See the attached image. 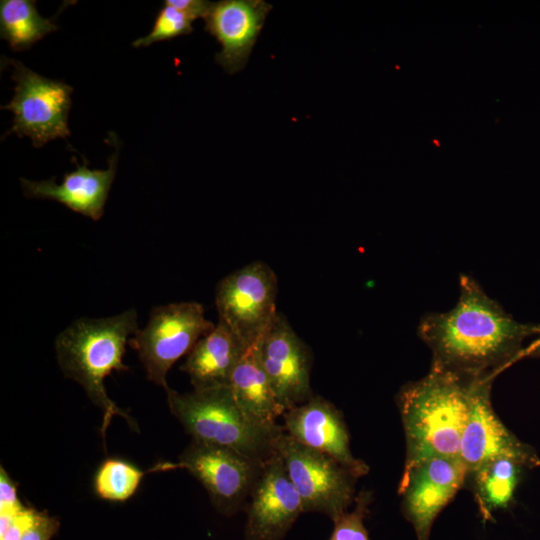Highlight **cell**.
Returning a JSON list of instances; mask_svg holds the SVG:
<instances>
[{"instance_id":"6da1fadb","label":"cell","mask_w":540,"mask_h":540,"mask_svg":"<svg viewBox=\"0 0 540 540\" xmlns=\"http://www.w3.org/2000/svg\"><path fill=\"white\" fill-rule=\"evenodd\" d=\"M451 310L429 313L418 335L432 352L431 367L459 375L501 373L540 350V324L516 321L472 277L460 276Z\"/></svg>"},{"instance_id":"7a4b0ae2","label":"cell","mask_w":540,"mask_h":540,"mask_svg":"<svg viewBox=\"0 0 540 540\" xmlns=\"http://www.w3.org/2000/svg\"><path fill=\"white\" fill-rule=\"evenodd\" d=\"M478 377L431 367L426 376L400 388L396 402L406 442L402 474L432 457L460 456L461 438Z\"/></svg>"},{"instance_id":"3957f363","label":"cell","mask_w":540,"mask_h":540,"mask_svg":"<svg viewBox=\"0 0 540 540\" xmlns=\"http://www.w3.org/2000/svg\"><path fill=\"white\" fill-rule=\"evenodd\" d=\"M138 330L137 313L129 309L107 318H80L56 338L55 350L59 367L69 379L79 383L89 399L102 412L100 433L105 441L106 430L113 417L124 418L138 430L136 422L108 396L105 378L113 371H125V345Z\"/></svg>"},{"instance_id":"277c9868","label":"cell","mask_w":540,"mask_h":540,"mask_svg":"<svg viewBox=\"0 0 540 540\" xmlns=\"http://www.w3.org/2000/svg\"><path fill=\"white\" fill-rule=\"evenodd\" d=\"M167 403L192 440L220 446L264 463L275 454L283 427L253 423L237 406L228 386L178 393L166 387Z\"/></svg>"},{"instance_id":"5b68a950","label":"cell","mask_w":540,"mask_h":540,"mask_svg":"<svg viewBox=\"0 0 540 540\" xmlns=\"http://www.w3.org/2000/svg\"><path fill=\"white\" fill-rule=\"evenodd\" d=\"M214 327L200 303H170L154 308L145 327L128 343L136 350L147 378L165 389L171 367Z\"/></svg>"},{"instance_id":"8992f818","label":"cell","mask_w":540,"mask_h":540,"mask_svg":"<svg viewBox=\"0 0 540 540\" xmlns=\"http://www.w3.org/2000/svg\"><path fill=\"white\" fill-rule=\"evenodd\" d=\"M303 505V512L327 515L332 521L349 510L356 498V478L335 459L305 446L284 431L275 439Z\"/></svg>"},{"instance_id":"52a82bcc","label":"cell","mask_w":540,"mask_h":540,"mask_svg":"<svg viewBox=\"0 0 540 540\" xmlns=\"http://www.w3.org/2000/svg\"><path fill=\"white\" fill-rule=\"evenodd\" d=\"M263 463L235 450L193 441L176 463H158L151 471L185 469L206 489L216 510L232 516L244 509Z\"/></svg>"},{"instance_id":"ba28073f","label":"cell","mask_w":540,"mask_h":540,"mask_svg":"<svg viewBox=\"0 0 540 540\" xmlns=\"http://www.w3.org/2000/svg\"><path fill=\"white\" fill-rule=\"evenodd\" d=\"M13 66L14 96L2 106L13 112V125L4 135L30 137L35 148L48 141L70 135L68 114L71 107L72 87L37 74L23 63L7 59Z\"/></svg>"},{"instance_id":"9c48e42d","label":"cell","mask_w":540,"mask_h":540,"mask_svg":"<svg viewBox=\"0 0 540 540\" xmlns=\"http://www.w3.org/2000/svg\"><path fill=\"white\" fill-rule=\"evenodd\" d=\"M277 276L255 261L223 278L215 291L219 320L251 348L265 335L276 315Z\"/></svg>"},{"instance_id":"30bf717a","label":"cell","mask_w":540,"mask_h":540,"mask_svg":"<svg viewBox=\"0 0 540 540\" xmlns=\"http://www.w3.org/2000/svg\"><path fill=\"white\" fill-rule=\"evenodd\" d=\"M498 374L478 377L473 387L460 445L466 478L482 464L498 457L511 458L524 468L540 465L536 451L507 429L493 410L491 386Z\"/></svg>"},{"instance_id":"8fae6325","label":"cell","mask_w":540,"mask_h":540,"mask_svg":"<svg viewBox=\"0 0 540 540\" xmlns=\"http://www.w3.org/2000/svg\"><path fill=\"white\" fill-rule=\"evenodd\" d=\"M466 475L460 456L432 457L402 474L398 485L402 513L417 540H429L435 519L465 484Z\"/></svg>"},{"instance_id":"7c38bea8","label":"cell","mask_w":540,"mask_h":540,"mask_svg":"<svg viewBox=\"0 0 540 540\" xmlns=\"http://www.w3.org/2000/svg\"><path fill=\"white\" fill-rule=\"evenodd\" d=\"M254 346L285 411L313 397L310 384V350L283 314L276 315L270 328Z\"/></svg>"},{"instance_id":"4fadbf2b","label":"cell","mask_w":540,"mask_h":540,"mask_svg":"<svg viewBox=\"0 0 540 540\" xmlns=\"http://www.w3.org/2000/svg\"><path fill=\"white\" fill-rule=\"evenodd\" d=\"M246 511L245 540H283L304 513L302 500L277 452L262 464Z\"/></svg>"},{"instance_id":"5bb4252c","label":"cell","mask_w":540,"mask_h":540,"mask_svg":"<svg viewBox=\"0 0 540 540\" xmlns=\"http://www.w3.org/2000/svg\"><path fill=\"white\" fill-rule=\"evenodd\" d=\"M283 430L297 442L335 459L356 478L369 467L350 448V435L342 412L320 395L290 408L283 414Z\"/></svg>"},{"instance_id":"9a60e30c","label":"cell","mask_w":540,"mask_h":540,"mask_svg":"<svg viewBox=\"0 0 540 540\" xmlns=\"http://www.w3.org/2000/svg\"><path fill=\"white\" fill-rule=\"evenodd\" d=\"M272 5L263 0L212 2L205 30L222 46L216 62L229 74L242 70L253 50Z\"/></svg>"},{"instance_id":"2e32d148","label":"cell","mask_w":540,"mask_h":540,"mask_svg":"<svg viewBox=\"0 0 540 540\" xmlns=\"http://www.w3.org/2000/svg\"><path fill=\"white\" fill-rule=\"evenodd\" d=\"M118 151L119 147L109 158L107 169H89L86 163L77 164L76 170L66 173L60 184L54 178L42 181L21 178L23 193L29 198L58 201L74 212L99 220L115 178Z\"/></svg>"},{"instance_id":"e0dca14e","label":"cell","mask_w":540,"mask_h":540,"mask_svg":"<svg viewBox=\"0 0 540 540\" xmlns=\"http://www.w3.org/2000/svg\"><path fill=\"white\" fill-rule=\"evenodd\" d=\"M243 341L222 321L202 337L180 367L194 390L228 386L232 372L247 352Z\"/></svg>"},{"instance_id":"ac0fdd59","label":"cell","mask_w":540,"mask_h":540,"mask_svg":"<svg viewBox=\"0 0 540 540\" xmlns=\"http://www.w3.org/2000/svg\"><path fill=\"white\" fill-rule=\"evenodd\" d=\"M234 401L240 410L256 425L279 428L277 419L285 413L255 346L249 348L234 368L228 384Z\"/></svg>"},{"instance_id":"d6986e66","label":"cell","mask_w":540,"mask_h":540,"mask_svg":"<svg viewBox=\"0 0 540 540\" xmlns=\"http://www.w3.org/2000/svg\"><path fill=\"white\" fill-rule=\"evenodd\" d=\"M524 467L508 457H498L482 464L466 478L484 520L509 506Z\"/></svg>"},{"instance_id":"ffe728a7","label":"cell","mask_w":540,"mask_h":540,"mask_svg":"<svg viewBox=\"0 0 540 540\" xmlns=\"http://www.w3.org/2000/svg\"><path fill=\"white\" fill-rule=\"evenodd\" d=\"M35 1L2 0L0 2V34L14 51L29 49L47 34L58 30L52 18H43Z\"/></svg>"},{"instance_id":"44dd1931","label":"cell","mask_w":540,"mask_h":540,"mask_svg":"<svg viewBox=\"0 0 540 540\" xmlns=\"http://www.w3.org/2000/svg\"><path fill=\"white\" fill-rule=\"evenodd\" d=\"M144 474V471L126 460L107 458L95 473L94 491L104 500L126 501L135 494Z\"/></svg>"},{"instance_id":"7402d4cb","label":"cell","mask_w":540,"mask_h":540,"mask_svg":"<svg viewBox=\"0 0 540 540\" xmlns=\"http://www.w3.org/2000/svg\"><path fill=\"white\" fill-rule=\"evenodd\" d=\"M193 20L181 10L164 2L157 14L151 31L135 40L134 47L149 46L155 42L170 40L192 32Z\"/></svg>"},{"instance_id":"603a6c76","label":"cell","mask_w":540,"mask_h":540,"mask_svg":"<svg viewBox=\"0 0 540 540\" xmlns=\"http://www.w3.org/2000/svg\"><path fill=\"white\" fill-rule=\"evenodd\" d=\"M371 501V492L360 491L356 495L354 508L333 520L334 528L329 540H369L364 520Z\"/></svg>"},{"instance_id":"cb8c5ba5","label":"cell","mask_w":540,"mask_h":540,"mask_svg":"<svg viewBox=\"0 0 540 540\" xmlns=\"http://www.w3.org/2000/svg\"><path fill=\"white\" fill-rule=\"evenodd\" d=\"M60 522L46 512L38 511L32 525L26 530L20 540H50L58 531Z\"/></svg>"},{"instance_id":"d4e9b609","label":"cell","mask_w":540,"mask_h":540,"mask_svg":"<svg viewBox=\"0 0 540 540\" xmlns=\"http://www.w3.org/2000/svg\"><path fill=\"white\" fill-rule=\"evenodd\" d=\"M0 470V511L20 512L24 510L26 507L17 496V485L2 466Z\"/></svg>"},{"instance_id":"484cf974","label":"cell","mask_w":540,"mask_h":540,"mask_svg":"<svg viewBox=\"0 0 540 540\" xmlns=\"http://www.w3.org/2000/svg\"><path fill=\"white\" fill-rule=\"evenodd\" d=\"M38 511L26 508L14 518L8 530L0 536V540H20L26 530L34 522Z\"/></svg>"},{"instance_id":"4316f807","label":"cell","mask_w":540,"mask_h":540,"mask_svg":"<svg viewBox=\"0 0 540 540\" xmlns=\"http://www.w3.org/2000/svg\"><path fill=\"white\" fill-rule=\"evenodd\" d=\"M165 3L181 10L193 21L197 18H204L211 3L206 0H166Z\"/></svg>"}]
</instances>
